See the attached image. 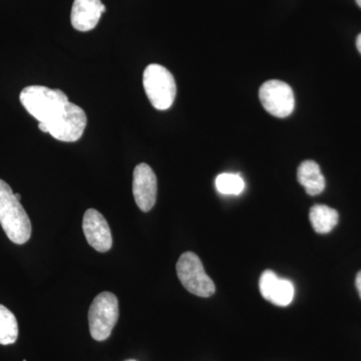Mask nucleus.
<instances>
[{"label": "nucleus", "mask_w": 361, "mask_h": 361, "mask_svg": "<svg viewBox=\"0 0 361 361\" xmlns=\"http://www.w3.org/2000/svg\"><path fill=\"white\" fill-rule=\"evenodd\" d=\"M21 104L28 114L39 123L49 126L65 110L68 97L61 90H51L42 85H30L20 92Z\"/></svg>", "instance_id": "f257e3e1"}, {"label": "nucleus", "mask_w": 361, "mask_h": 361, "mask_svg": "<svg viewBox=\"0 0 361 361\" xmlns=\"http://www.w3.org/2000/svg\"><path fill=\"white\" fill-rule=\"evenodd\" d=\"M0 224L13 243L25 244L32 236V223L7 183L0 179Z\"/></svg>", "instance_id": "f03ea898"}, {"label": "nucleus", "mask_w": 361, "mask_h": 361, "mask_svg": "<svg viewBox=\"0 0 361 361\" xmlns=\"http://www.w3.org/2000/svg\"><path fill=\"white\" fill-rule=\"evenodd\" d=\"M142 85L149 103L159 111L172 106L177 94V85L172 73L165 66L152 63L142 75Z\"/></svg>", "instance_id": "7ed1b4c3"}, {"label": "nucleus", "mask_w": 361, "mask_h": 361, "mask_svg": "<svg viewBox=\"0 0 361 361\" xmlns=\"http://www.w3.org/2000/svg\"><path fill=\"white\" fill-rule=\"evenodd\" d=\"M118 301L115 294L103 292L92 301L89 311L90 336L97 341L108 339L118 322Z\"/></svg>", "instance_id": "20e7f679"}, {"label": "nucleus", "mask_w": 361, "mask_h": 361, "mask_svg": "<svg viewBox=\"0 0 361 361\" xmlns=\"http://www.w3.org/2000/svg\"><path fill=\"white\" fill-rule=\"evenodd\" d=\"M177 274L180 283L190 293L204 298L215 293V284L207 275L200 258L193 252L180 255L177 263Z\"/></svg>", "instance_id": "39448f33"}, {"label": "nucleus", "mask_w": 361, "mask_h": 361, "mask_svg": "<svg viewBox=\"0 0 361 361\" xmlns=\"http://www.w3.org/2000/svg\"><path fill=\"white\" fill-rule=\"evenodd\" d=\"M259 99L263 108L276 118H287L295 106L293 90L281 80H271L261 85Z\"/></svg>", "instance_id": "423d86ee"}, {"label": "nucleus", "mask_w": 361, "mask_h": 361, "mask_svg": "<svg viewBox=\"0 0 361 361\" xmlns=\"http://www.w3.org/2000/svg\"><path fill=\"white\" fill-rule=\"evenodd\" d=\"M87 118L80 106L68 102L54 122L47 126L52 137L61 142H77L84 134Z\"/></svg>", "instance_id": "0eeeda50"}, {"label": "nucleus", "mask_w": 361, "mask_h": 361, "mask_svg": "<svg viewBox=\"0 0 361 361\" xmlns=\"http://www.w3.org/2000/svg\"><path fill=\"white\" fill-rule=\"evenodd\" d=\"M157 191L158 184L154 171L147 164L137 165L133 176V194L142 212H149L155 206Z\"/></svg>", "instance_id": "6e6552de"}, {"label": "nucleus", "mask_w": 361, "mask_h": 361, "mask_svg": "<svg viewBox=\"0 0 361 361\" xmlns=\"http://www.w3.org/2000/svg\"><path fill=\"white\" fill-rule=\"evenodd\" d=\"M82 230L87 243L97 251L108 252L113 246L110 226L103 215L94 209L85 211Z\"/></svg>", "instance_id": "1a4fd4ad"}, {"label": "nucleus", "mask_w": 361, "mask_h": 361, "mask_svg": "<svg viewBox=\"0 0 361 361\" xmlns=\"http://www.w3.org/2000/svg\"><path fill=\"white\" fill-rule=\"evenodd\" d=\"M261 295L265 300L277 306H287L294 298V286L291 281L278 277L273 271L266 270L259 281Z\"/></svg>", "instance_id": "9d476101"}, {"label": "nucleus", "mask_w": 361, "mask_h": 361, "mask_svg": "<svg viewBox=\"0 0 361 361\" xmlns=\"http://www.w3.org/2000/svg\"><path fill=\"white\" fill-rule=\"evenodd\" d=\"M106 6L101 0H75L71 8V21L78 32H90L99 23Z\"/></svg>", "instance_id": "9b49d317"}, {"label": "nucleus", "mask_w": 361, "mask_h": 361, "mask_svg": "<svg viewBox=\"0 0 361 361\" xmlns=\"http://www.w3.org/2000/svg\"><path fill=\"white\" fill-rule=\"evenodd\" d=\"M297 180L310 196L322 194L326 185L319 165L314 161H304L300 164L297 171Z\"/></svg>", "instance_id": "f8f14e48"}, {"label": "nucleus", "mask_w": 361, "mask_h": 361, "mask_svg": "<svg viewBox=\"0 0 361 361\" xmlns=\"http://www.w3.org/2000/svg\"><path fill=\"white\" fill-rule=\"evenodd\" d=\"M310 219L318 234H327L336 228L339 221L338 212L325 205H314L310 209Z\"/></svg>", "instance_id": "ddd939ff"}, {"label": "nucleus", "mask_w": 361, "mask_h": 361, "mask_svg": "<svg viewBox=\"0 0 361 361\" xmlns=\"http://www.w3.org/2000/svg\"><path fill=\"white\" fill-rule=\"evenodd\" d=\"M18 337V324L16 316L0 304V344H13Z\"/></svg>", "instance_id": "4468645a"}, {"label": "nucleus", "mask_w": 361, "mask_h": 361, "mask_svg": "<svg viewBox=\"0 0 361 361\" xmlns=\"http://www.w3.org/2000/svg\"><path fill=\"white\" fill-rule=\"evenodd\" d=\"M245 188V183L241 176L224 173L216 178V189L223 195H240Z\"/></svg>", "instance_id": "2eb2a0df"}, {"label": "nucleus", "mask_w": 361, "mask_h": 361, "mask_svg": "<svg viewBox=\"0 0 361 361\" xmlns=\"http://www.w3.org/2000/svg\"><path fill=\"white\" fill-rule=\"evenodd\" d=\"M355 285L356 288H357L358 293H360V296L361 298V271L358 272L357 276H356Z\"/></svg>", "instance_id": "dca6fc26"}, {"label": "nucleus", "mask_w": 361, "mask_h": 361, "mask_svg": "<svg viewBox=\"0 0 361 361\" xmlns=\"http://www.w3.org/2000/svg\"><path fill=\"white\" fill-rule=\"evenodd\" d=\"M356 47H357L358 51L361 54V33L358 35L357 39H356Z\"/></svg>", "instance_id": "f3484780"}, {"label": "nucleus", "mask_w": 361, "mask_h": 361, "mask_svg": "<svg viewBox=\"0 0 361 361\" xmlns=\"http://www.w3.org/2000/svg\"><path fill=\"white\" fill-rule=\"evenodd\" d=\"M14 195H16V199H18V200L20 201V198H21L20 195L18 194V193H16Z\"/></svg>", "instance_id": "a211bd4d"}, {"label": "nucleus", "mask_w": 361, "mask_h": 361, "mask_svg": "<svg viewBox=\"0 0 361 361\" xmlns=\"http://www.w3.org/2000/svg\"><path fill=\"white\" fill-rule=\"evenodd\" d=\"M355 1H356V4H358V6H360L361 8V0H355Z\"/></svg>", "instance_id": "6ab92c4d"}, {"label": "nucleus", "mask_w": 361, "mask_h": 361, "mask_svg": "<svg viewBox=\"0 0 361 361\" xmlns=\"http://www.w3.org/2000/svg\"><path fill=\"white\" fill-rule=\"evenodd\" d=\"M126 361H135V360H126Z\"/></svg>", "instance_id": "aec40b11"}]
</instances>
